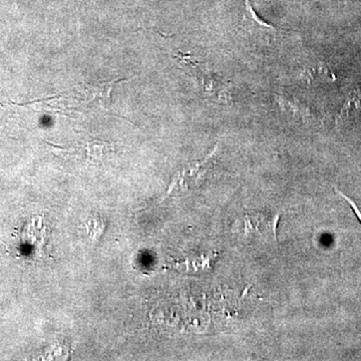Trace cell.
Returning a JSON list of instances; mask_svg holds the SVG:
<instances>
[{"label": "cell", "instance_id": "1", "mask_svg": "<svg viewBox=\"0 0 361 361\" xmlns=\"http://www.w3.org/2000/svg\"><path fill=\"white\" fill-rule=\"evenodd\" d=\"M280 214L273 211H252L244 218V233L247 238L265 243L277 242V226Z\"/></svg>", "mask_w": 361, "mask_h": 361}, {"label": "cell", "instance_id": "2", "mask_svg": "<svg viewBox=\"0 0 361 361\" xmlns=\"http://www.w3.org/2000/svg\"><path fill=\"white\" fill-rule=\"evenodd\" d=\"M217 148L202 161H194L178 173L169 187L167 195L186 193L195 187H198L204 180L209 169L212 166Z\"/></svg>", "mask_w": 361, "mask_h": 361}, {"label": "cell", "instance_id": "3", "mask_svg": "<svg viewBox=\"0 0 361 361\" xmlns=\"http://www.w3.org/2000/svg\"><path fill=\"white\" fill-rule=\"evenodd\" d=\"M242 28L244 32L260 37H276L289 32L286 28L270 25L258 16L252 6L250 0H245V11H244Z\"/></svg>", "mask_w": 361, "mask_h": 361}, {"label": "cell", "instance_id": "4", "mask_svg": "<svg viewBox=\"0 0 361 361\" xmlns=\"http://www.w3.org/2000/svg\"><path fill=\"white\" fill-rule=\"evenodd\" d=\"M180 59H182L183 63H186L191 68L192 71H194L195 75L198 78L199 84H200L204 92L211 94V96L217 97L218 99H226L229 85L225 80H223L218 75H214V73H211L208 68L200 66L196 61L185 58V56H182Z\"/></svg>", "mask_w": 361, "mask_h": 361}, {"label": "cell", "instance_id": "5", "mask_svg": "<svg viewBox=\"0 0 361 361\" xmlns=\"http://www.w3.org/2000/svg\"><path fill=\"white\" fill-rule=\"evenodd\" d=\"M23 242L32 250L39 251L47 243V229L40 218L33 219L23 233Z\"/></svg>", "mask_w": 361, "mask_h": 361}, {"label": "cell", "instance_id": "6", "mask_svg": "<svg viewBox=\"0 0 361 361\" xmlns=\"http://www.w3.org/2000/svg\"><path fill=\"white\" fill-rule=\"evenodd\" d=\"M361 111V89L355 90L348 101L346 102L345 106L342 109L341 115H339L338 121H343L349 116H355Z\"/></svg>", "mask_w": 361, "mask_h": 361}, {"label": "cell", "instance_id": "7", "mask_svg": "<svg viewBox=\"0 0 361 361\" xmlns=\"http://www.w3.org/2000/svg\"><path fill=\"white\" fill-rule=\"evenodd\" d=\"M336 192H337V193L341 195V196L342 197V198L344 199V200H346L348 202L349 205H350L351 208L353 209V211H355L356 216H357L358 219H360V222H361V211L360 210V208H358V207L356 206V204L355 203V202L351 200V199H349L348 197L346 196V195L341 193V192L338 191V190H337V189H336Z\"/></svg>", "mask_w": 361, "mask_h": 361}]
</instances>
